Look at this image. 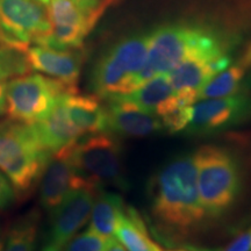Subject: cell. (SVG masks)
<instances>
[{
	"instance_id": "9a60e30c",
	"label": "cell",
	"mask_w": 251,
	"mask_h": 251,
	"mask_svg": "<svg viewBox=\"0 0 251 251\" xmlns=\"http://www.w3.org/2000/svg\"><path fill=\"white\" fill-rule=\"evenodd\" d=\"M106 133L125 137H147L164 130L161 119L128 102L107 100Z\"/></svg>"
},
{
	"instance_id": "f546056e",
	"label": "cell",
	"mask_w": 251,
	"mask_h": 251,
	"mask_svg": "<svg viewBox=\"0 0 251 251\" xmlns=\"http://www.w3.org/2000/svg\"><path fill=\"white\" fill-rule=\"evenodd\" d=\"M41 251H63V247H58V246H55V244L47 242Z\"/></svg>"
},
{
	"instance_id": "ba28073f",
	"label": "cell",
	"mask_w": 251,
	"mask_h": 251,
	"mask_svg": "<svg viewBox=\"0 0 251 251\" xmlns=\"http://www.w3.org/2000/svg\"><path fill=\"white\" fill-rule=\"evenodd\" d=\"M46 6L50 29L35 45L54 49L83 48L84 40L102 17L76 0H49Z\"/></svg>"
},
{
	"instance_id": "4fadbf2b",
	"label": "cell",
	"mask_w": 251,
	"mask_h": 251,
	"mask_svg": "<svg viewBox=\"0 0 251 251\" xmlns=\"http://www.w3.org/2000/svg\"><path fill=\"white\" fill-rule=\"evenodd\" d=\"M26 55L31 70L62 81L72 89H77V81L85 59L83 48L59 50L35 45L28 47Z\"/></svg>"
},
{
	"instance_id": "9c48e42d",
	"label": "cell",
	"mask_w": 251,
	"mask_h": 251,
	"mask_svg": "<svg viewBox=\"0 0 251 251\" xmlns=\"http://www.w3.org/2000/svg\"><path fill=\"white\" fill-rule=\"evenodd\" d=\"M49 29L45 4L37 0H0V45L27 50Z\"/></svg>"
},
{
	"instance_id": "836d02e7",
	"label": "cell",
	"mask_w": 251,
	"mask_h": 251,
	"mask_svg": "<svg viewBox=\"0 0 251 251\" xmlns=\"http://www.w3.org/2000/svg\"><path fill=\"white\" fill-rule=\"evenodd\" d=\"M169 251H188V250H169Z\"/></svg>"
},
{
	"instance_id": "484cf974",
	"label": "cell",
	"mask_w": 251,
	"mask_h": 251,
	"mask_svg": "<svg viewBox=\"0 0 251 251\" xmlns=\"http://www.w3.org/2000/svg\"><path fill=\"white\" fill-rule=\"evenodd\" d=\"M222 251H251V226L237 235Z\"/></svg>"
},
{
	"instance_id": "6da1fadb",
	"label": "cell",
	"mask_w": 251,
	"mask_h": 251,
	"mask_svg": "<svg viewBox=\"0 0 251 251\" xmlns=\"http://www.w3.org/2000/svg\"><path fill=\"white\" fill-rule=\"evenodd\" d=\"M150 213L156 233L166 242H181L199 231L206 220L199 199L194 153L171 159L153 175Z\"/></svg>"
},
{
	"instance_id": "d4e9b609",
	"label": "cell",
	"mask_w": 251,
	"mask_h": 251,
	"mask_svg": "<svg viewBox=\"0 0 251 251\" xmlns=\"http://www.w3.org/2000/svg\"><path fill=\"white\" fill-rule=\"evenodd\" d=\"M17 193H15L13 185L4 172L0 170V211L7 209L15 201Z\"/></svg>"
},
{
	"instance_id": "f1b7e54d",
	"label": "cell",
	"mask_w": 251,
	"mask_h": 251,
	"mask_svg": "<svg viewBox=\"0 0 251 251\" xmlns=\"http://www.w3.org/2000/svg\"><path fill=\"white\" fill-rule=\"evenodd\" d=\"M240 64L242 65L244 69H249L251 68V45L248 47V49L244 52L243 57L241 58Z\"/></svg>"
},
{
	"instance_id": "5b68a950",
	"label": "cell",
	"mask_w": 251,
	"mask_h": 251,
	"mask_svg": "<svg viewBox=\"0 0 251 251\" xmlns=\"http://www.w3.org/2000/svg\"><path fill=\"white\" fill-rule=\"evenodd\" d=\"M199 199L206 218L225 215L236 201L242 179L233 153L219 146H202L194 152Z\"/></svg>"
},
{
	"instance_id": "cb8c5ba5",
	"label": "cell",
	"mask_w": 251,
	"mask_h": 251,
	"mask_svg": "<svg viewBox=\"0 0 251 251\" xmlns=\"http://www.w3.org/2000/svg\"><path fill=\"white\" fill-rule=\"evenodd\" d=\"M115 241L114 237L100 235L92 229L76 234L63 248V251H108Z\"/></svg>"
},
{
	"instance_id": "ffe728a7",
	"label": "cell",
	"mask_w": 251,
	"mask_h": 251,
	"mask_svg": "<svg viewBox=\"0 0 251 251\" xmlns=\"http://www.w3.org/2000/svg\"><path fill=\"white\" fill-rule=\"evenodd\" d=\"M125 209V202L118 193L99 188L94 199L89 228L100 235L113 237L119 216Z\"/></svg>"
},
{
	"instance_id": "83f0119b",
	"label": "cell",
	"mask_w": 251,
	"mask_h": 251,
	"mask_svg": "<svg viewBox=\"0 0 251 251\" xmlns=\"http://www.w3.org/2000/svg\"><path fill=\"white\" fill-rule=\"evenodd\" d=\"M6 112V83L0 81V117Z\"/></svg>"
},
{
	"instance_id": "1f68e13d",
	"label": "cell",
	"mask_w": 251,
	"mask_h": 251,
	"mask_svg": "<svg viewBox=\"0 0 251 251\" xmlns=\"http://www.w3.org/2000/svg\"><path fill=\"white\" fill-rule=\"evenodd\" d=\"M4 241H5V236L2 235L1 230H0V251H2V249H4Z\"/></svg>"
},
{
	"instance_id": "8992f818",
	"label": "cell",
	"mask_w": 251,
	"mask_h": 251,
	"mask_svg": "<svg viewBox=\"0 0 251 251\" xmlns=\"http://www.w3.org/2000/svg\"><path fill=\"white\" fill-rule=\"evenodd\" d=\"M71 158L81 179L96 188L127 190L122 148L109 133L92 134L71 147Z\"/></svg>"
},
{
	"instance_id": "7c38bea8",
	"label": "cell",
	"mask_w": 251,
	"mask_h": 251,
	"mask_svg": "<svg viewBox=\"0 0 251 251\" xmlns=\"http://www.w3.org/2000/svg\"><path fill=\"white\" fill-rule=\"evenodd\" d=\"M71 147L72 144L51 156L40 179V203L48 213L54 211L70 191L91 186L77 174L71 158Z\"/></svg>"
},
{
	"instance_id": "52a82bcc",
	"label": "cell",
	"mask_w": 251,
	"mask_h": 251,
	"mask_svg": "<svg viewBox=\"0 0 251 251\" xmlns=\"http://www.w3.org/2000/svg\"><path fill=\"white\" fill-rule=\"evenodd\" d=\"M40 74L23 75L6 83L8 119L31 125L45 119L64 93L76 91Z\"/></svg>"
},
{
	"instance_id": "7402d4cb",
	"label": "cell",
	"mask_w": 251,
	"mask_h": 251,
	"mask_svg": "<svg viewBox=\"0 0 251 251\" xmlns=\"http://www.w3.org/2000/svg\"><path fill=\"white\" fill-rule=\"evenodd\" d=\"M246 70L247 69H244L240 63L225 69L200 90L198 100L224 98L242 92L244 91Z\"/></svg>"
},
{
	"instance_id": "7a4b0ae2",
	"label": "cell",
	"mask_w": 251,
	"mask_h": 251,
	"mask_svg": "<svg viewBox=\"0 0 251 251\" xmlns=\"http://www.w3.org/2000/svg\"><path fill=\"white\" fill-rule=\"evenodd\" d=\"M236 37L208 25L170 23L149 31L148 57L139 75V86L157 75L169 74L196 54L229 55Z\"/></svg>"
},
{
	"instance_id": "3957f363",
	"label": "cell",
	"mask_w": 251,
	"mask_h": 251,
	"mask_svg": "<svg viewBox=\"0 0 251 251\" xmlns=\"http://www.w3.org/2000/svg\"><path fill=\"white\" fill-rule=\"evenodd\" d=\"M148 49L149 33L125 36L109 46L91 71L90 87L94 96L105 100L136 89Z\"/></svg>"
},
{
	"instance_id": "5bb4252c",
	"label": "cell",
	"mask_w": 251,
	"mask_h": 251,
	"mask_svg": "<svg viewBox=\"0 0 251 251\" xmlns=\"http://www.w3.org/2000/svg\"><path fill=\"white\" fill-rule=\"evenodd\" d=\"M230 63V55L196 54L180 62L168 76L175 93L191 94L198 100L200 90L216 75L227 69Z\"/></svg>"
},
{
	"instance_id": "e0dca14e",
	"label": "cell",
	"mask_w": 251,
	"mask_h": 251,
	"mask_svg": "<svg viewBox=\"0 0 251 251\" xmlns=\"http://www.w3.org/2000/svg\"><path fill=\"white\" fill-rule=\"evenodd\" d=\"M97 96H85L71 91L64 94V107L72 125L83 135L106 133V106Z\"/></svg>"
},
{
	"instance_id": "4316f807",
	"label": "cell",
	"mask_w": 251,
	"mask_h": 251,
	"mask_svg": "<svg viewBox=\"0 0 251 251\" xmlns=\"http://www.w3.org/2000/svg\"><path fill=\"white\" fill-rule=\"evenodd\" d=\"M76 1L79 2L80 5H83L84 7L102 15L109 6L114 4L115 0H76Z\"/></svg>"
},
{
	"instance_id": "4dcf8cb0",
	"label": "cell",
	"mask_w": 251,
	"mask_h": 251,
	"mask_svg": "<svg viewBox=\"0 0 251 251\" xmlns=\"http://www.w3.org/2000/svg\"><path fill=\"white\" fill-rule=\"evenodd\" d=\"M108 251H127V250H126L125 247L122 246L120 242H119L117 238H115V241H114V242H113L112 247L109 248Z\"/></svg>"
},
{
	"instance_id": "30bf717a",
	"label": "cell",
	"mask_w": 251,
	"mask_h": 251,
	"mask_svg": "<svg viewBox=\"0 0 251 251\" xmlns=\"http://www.w3.org/2000/svg\"><path fill=\"white\" fill-rule=\"evenodd\" d=\"M251 115V97L246 91L224 98L202 99L194 102L185 133L209 135L241 124Z\"/></svg>"
},
{
	"instance_id": "d6986e66",
	"label": "cell",
	"mask_w": 251,
	"mask_h": 251,
	"mask_svg": "<svg viewBox=\"0 0 251 251\" xmlns=\"http://www.w3.org/2000/svg\"><path fill=\"white\" fill-rule=\"evenodd\" d=\"M114 235L127 251H163L150 237L146 224L133 207H125L118 219Z\"/></svg>"
},
{
	"instance_id": "8fae6325",
	"label": "cell",
	"mask_w": 251,
	"mask_h": 251,
	"mask_svg": "<svg viewBox=\"0 0 251 251\" xmlns=\"http://www.w3.org/2000/svg\"><path fill=\"white\" fill-rule=\"evenodd\" d=\"M98 190L92 186H83L75 188L65 196L62 202L50 212L47 242L64 248L89 221Z\"/></svg>"
},
{
	"instance_id": "44dd1931",
	"label": "cell",
	"mask_w": 251,
	"mask_h": 251,
	"mask_svg": "<svg viewBox=\"0 0 251 251\" xmlns=\"http://www.w3.org/2000/svg\"><path fill=\"white\" fill-rule=\"evenodd\" d=\"M40 213L31 209L12 224L4 241L2 251H35Z\"/></svg>"
},
{
	"instance_id": "d6a6232c",
	"label": "cell",
	"mask_w": 251,
	"mask_h": 251,
	"mask_svg": "<svg viewBox=\"0 0 251 251\" xmlns=\"http://www.w3.org/2000/svg\"><path fill=\"white\" fill-rule=\"evenodd\" d=\"M37 1H40V2H42V4H45V5H47L49 2V0H37Z\"/></svg>"
},
{
	"instance_id": "ac0fdd59",
	"label": "cell",
	"mask_w": 251,
	"mask_h": 251,
	"mask_svg": "<svg viewBox=\"0 0 251 251\" xmlns=\"http://www.w3.org/2000/svg\"><path fill=\"white\" fill-rule=\"evenodd\" d=\"M175 94V90L171 85L168 74L157 75L151 79L147 80L142 85L129 91L127 93L113 96L106 100H117V101L128 102L136 106L143 111L153 113L162 107L170 100Z\"/></svg>"
},
{
	"instance_id": "603a6c76",
	"label": "cell",
	"mask_w": 251,
	"mask_h": 251,
	"mask_svg": "<svg viewBox=\"0 0 251 251\" xmlns=\"http://www.w3.org/2000/svg\"><path fill=\"white\" fill-rule=\"evenodd\" d=\"M30 70L26 50L0 45V81L23 76Z\"/></svg>"
},
{
	"instance_id": "277c9868",
	"label": "cell",
	"mask_w": 251,
	"mask_h": 251,
	"mask_svg": "<svg viewBox=\"0 0 251 251\" xmlns=\"http://www.w3.org/2000/svg\"><path fill=\"white\" fill-rule=\"evenodd\" d=\"M50 158L30 125L11 119L0 121V170L17 197L26 196L36 186Z\"/></svg>"
},
{
	"instance_id": "2e32d148",
	"label": "cell",
	"mask_w": 251,
	"mask_h": 251,
	"mask_svg": "<svg viewBox=\"0 0 251 251\" xmlns=\"http://www.w3.org/2000/svg\"><path fill=\"white\" fill-rule=\"evenodd\" d=\"M64 94L45 119L30 125L40 143L51 156L76 143L81 137L65 112Z\"/></svg>"
}]
</instances>
